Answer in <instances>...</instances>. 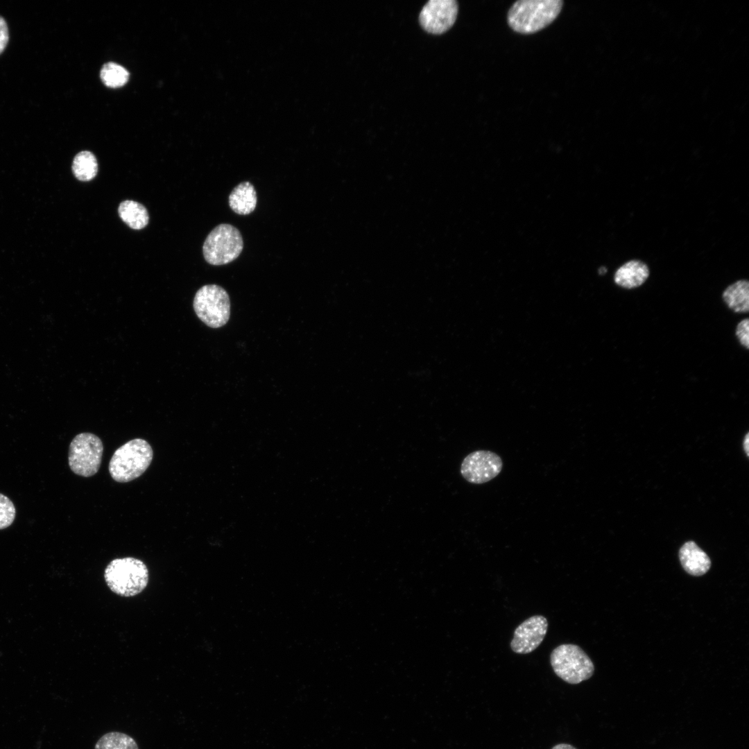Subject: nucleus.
I'll list each match as a JSON object with an SVG mask.
<instances>
[{
  "label": "nucleus",
  "mask_w": 749,
  "mask_h": 749,
  "mask_svg": "<svg viewBox=\"0 0 749 749\" xmlns=\"http://www.w3.org/2000/svg\"><path fill=\"white\" fill-rule=\"evenodd\" d=\"M679 559L685 571L694 576L704 575L711 567L709 556L693 541H688L681 546Z\"/></svg>",
  "instance_id": "nucleus-11"
},
{
  "label": "nucleus",
  "mask_w": 749,
  "mask_h": 749,
  "mask_svg": "<svg viewBox=\"0 0 749 749\" xmlns=\"http://www.w3.org/2000/svg\"><path fill=\"white\" fill-rule=\"evenodd\" d=\"M562 6L561 0H519L509 9L507 21L515 32L534 33L551 24Z\"/></svg>",
  "instance_id": "nucleus-1"
},
{
  "label": "nucleus",
  "mask_w": 749,
  "mask_h": 749,
  "mask_svg": "<svg viewBox=\"0 0 749 749\" xmlns=\"http://www.w3.org/2000/svg\"><path fill=\"white\" fill-rule=\"evenodd\" d=\"M118 213L121 220L134 230L145 227L149 221L146 209L134 200H127L121 203Z\"/></svg>",
  "instance_id": "nucleus-15"
},
{
  "label": "nucleus",
  "mask_w": 749,
  "mask_h": 749,
  "mask_svg": "<svg viewBox=\"0 0 749 749\" xmlns=\"http://www.w3.org/2000/svg\"><path fill=\"white\" fill-rule=\"evenodd\" d=\"M548 629V621L542 615H534L524 621L515 630L510 642L512 651L518 654H528L542 642Z\"/></svg>",
  "instance_id": "nucleus-10"
},
{
  "label": "nucleus",
  "mask_w": 749,
  "mask_h": 749,
  "mask_svg": "<svg viewBox=\"0 0 749 749\" xmlns=\"http://www.w3.org/2000/svg\"><path fill=\"white\" fill-rule=\"evenodd\" d=\"M257 193L253 185L243 182L236 186L229 196V205L236 214L247 215L252 213L257 205Z\"/></svg>",
  "instance_id": "nucleus-13"
},
{
  "label": "nucleus",
  "mask_w": 749,
  "mask_h": 749,
  "mask_svg": "<svg viewBox=\"0 0 749 749\" xmlns=\"http://www.w3.org/2000/svg\"><path fill=\"white\" fill-rule=\"evenodd\" d=\"M15 515L16 510L12 501L0 493V529L10 526L15 520Z\"/></svg>",
  "instance_id": "nucleus-19"
},
{
  "label": "nucleus",
  "mask_w": 749,
  "mask_h": 749,
  "mask_svg": "<svg viewBox=\"0 0 749 749\" xmlns=\"http://www.w3.org/2000/svg\"><path fill=\"white\" fill-rule=\"evenodd\" d=\"M105 581L114 594L131 597L141 593L147 586L148 569L139 559L125 557L112 560L104 571Z\"/></svg>",
  "instance_id": "nucleus-2"
},
{
  "label": "nucleus",
  "mask_w": 749,
  "mask_h": 749,
  "mask_svg": "<svg viewBox=\"0 0 749 749\" xmlns=\"http://www.w3.org/2000/svg\"><path fill=\"white\" fill-rule=\"evenodd\" d=\"M72 171L75 177L80 181L92 180L98 171V163L94 155L87 150L78 153L73 161Z\"/></svg>",
  "instance_id": "nucleus-16"
},
{
  "label": "nucleus",
  "mask_w": 749,
  "mask_h": 749,
  "mask_svg": "<svg viewBox=\"0 0 749 749\" xmlns=\"http://www.w3.org/2000/svg\"><path fill=\"white\" fill-rule=\"evenodd\" d=\"M458 6L454 0H430L422 8L419 21L422 27L433 34H441L454 24Z\"/></svg>",
  "instance_id": "nucleus-9"
},
{
  "label": "nucleus",
  "mask_w": 749,
  "mask_h": 749,
  "mask_svg": "<svg viewBox=\"0 0 749 749\" xmlns=\"http://www.w3.org/2000/svg\"><path fill=\"white\" fill-rule=\"evenodd\" d=\"M550 663L554 673L571 685L589 679L594 672V664L587 653L573 644L555 648L550 655Z\"/></svg>",
  "instance_id": "nucleus-4"
},
{
  "label": "nucleus",
  "mask_w": 749,
  "mask_h": 749,
  "mask_svg": "<svg viewBox=\"0 0 749 749\" xmlns=\"http://www.w3.org/2000/svg\"><path fill=\"white\" fill-rule=\"evenodd\" d=\"M743 449L747 456L749 454V433H748L743 440Z\"/></svg>",
  "instance_id": "nucleus-23"
},
{
  "label": "nucleus",
  "mask_w": 749,
  "mask_h": 749,
  "mask_svg": "<svg viewBox=\"0 0 749 749\" xmlns=\"http://www.w3.org/2000/svg\"><path fill=\"white\" fill-rule=\"evenodd\" d=\"M551 749H576L575 747L567 743H559L553 746Z\"/></svg>",
  "instance_id": "nucleus-22"
},
{
  "label": "nucleus",
  "mask_w": 749,
  "mask_h": 749,
  "mask_svg": "<svg viewBox=\"0 0 749 749\" xmlns=\"http://www.w3.org/2000/svg\"><path fill=\"white\" fill-rule=\"evenodd\" d=\"M94 749H139L135 740L127 734L110 732L97 741Z\"/></svg>",
  "instance_id": "nucleus-17"
},
{
  "label": "nucleus",
  "mask_w": 749,
  "mask_h": 749,
  "mask_svg": "<svg viewBox=\"0 0 749 749\" xmlns=\"http://www.w3.org/2000/svg\"><path fill=\"white\" fill-rule=\"evenodd\" d=\"M243 247L242 236L234 226L223 223L207 235L203 246L205 259L214 266L225 265L236 259Z\"/></svg>",
  "instance_id": "nucleus-5"
},
{
  "label": "nucleus",
  "mask_w": 749,
  "mask_h": 749,
  "mask_svg": "<svg viewBox=\"0 0 749 749\" xmlns=\"http://www.w3.org/2000/svg\"><path fill=\"white\" fill-rule=\"evenodd\" d=\"M193 309L198 318L212 328L225 325L230 316V301L227 291L216 284L200 288L193 299Z\"/></svg>",
  "instance_id": "nucleus-6"
},
{
  "label": "nucleus",
  "mask_w": 749,
  "mask_h": 749,
  "mask_svg": "<svg viewBox=\"0 0 749 749\" xmlns=\"http://www.w3.org/2000/svg\"><path fill=\"white\" fill-rule=\"evenodd\" d=\"M722 298L727 307L734 313L749 311V282L739 279L729 285L723 292Z\"/></svg>",
  "instance_id": "nucleus-14"
},
{
  "label": "nucleus",
  "mask_w": 749,
  "mask_h": 749,
  "mask_svg": "<svg viewBox=\"0 0 749 749\" xmlns=\"http://www.w3.org/2000/svg\"><path fill=\"white\" fill-rule=\"evenodd\" d=\"M502 467V460L496 453L488 450H476L464 458L460 465V474L469 483L482 484L495 478Z\"/></svg>",
  "instance_id": "nucleus-8"
},
{
  "label": "nucleus",
  "mask_w": 749,
  "mask_h": 749,
  "mask_svg": "<svg viewBox=\"0 0 749 749\" xmlns=\"http://www.w3.org/2000/svg\"><path fill=\"white\" fill-rule=\"evenodd\" d=\"M103 445L96 435L85 432L71 440L68 454L71 470L76 474L89 477L97 473L102 460Z\"/></svg>",
  "instance_id": "nucleus-7"
},
{
  "label": "nucleus",
  "mask_w": 749,
  "mask_h": 749,
  "mask_svg": "<svg viewBox=\"0 0 749 749\" xmlns=\"http://www.w3.org/2000/svg\"><path fill=\"white\" fill-rule=\"evenodd\" d=\"M735 335L739 343L746 350L749 349V320H741L737 325Z\"/></svg>",
  "instance_id": "nucleus-20"
},
{
  "label": "nucleus",
  "mask_w": 749,
  "mask_h": 749,
  "mask_svg": "<svg viewBox=\"0 0 749 749\" xmlns=\"http://www.w3.org/2000/svg\"><path fill=\"white\" fill-rule=\"evenodd\" d=\"M128 71L123 67L114 62L105 64L101 70V78L103 83L109 87L115 88L123 86L128 81Z\"/></svg>",
  "instance_id": "nucleus-18"
},
{
  "label": "nucleus",
  "mask_w": 749,
  "mask_h": 749,
  "mask_svg": "<svg viewBox=\"0 0 749 749\" xmlns=\"http://www.w3.org/2000/svg\"><path fill=\"white\" fill-rule=\"evenodd\" d=\"M599 271L600 274H604L606 272V269L604 267H601V268H600Z\"/></svg>",
  "instance_id": "nucleus-24"
},
{
  "label": "nucleus",
  "mask_w": 749,
  "mask_h": 749,
  "mask_svg": "<svg viewBox=\"0 0 749 749\" xmlns=\"http://www.w3.org/2000/svg\"><path fill=\"white\" fill-rule=\"evenodd\" d=\"M153 458L150 445L141 438H135L114 452L108 466L111 477L117 482L127 483L144 473Z\"/></svg>",
  "instance_id": "nucleus-3"
},
{
  "label": "nucleus",
  "mask_w": 749,
  "mask_h": 749,
  "mask_svg": "<svg viewBox=\"0 0 749 749\" xmlns=\"http://www.w3.org/2000/svg\"><path fill=\"white\" fill-rule=\"evenodd\" d=\"M8 29L6 21L0 16V54L8 42Z\"/></svg>",
  "instance_id": "nucleus-21"
},
{
  "label": "nucleus",
  "mask_w": 749,
  "mask_h": 749,
  "mask_svg": "<svg viewBox=\"0 0 749 749\" xmlns=\"http://www.w3.org/2000/svg\"><path fill=\"white\" fill-rule=\"evenodd\" d=\"M649 273L646 264L640 260H630L618 268L614 275V281L623 289H635L646 281Z\"/></svg>",
  "instance_id": "nucleus-12"
}]
</instances>
